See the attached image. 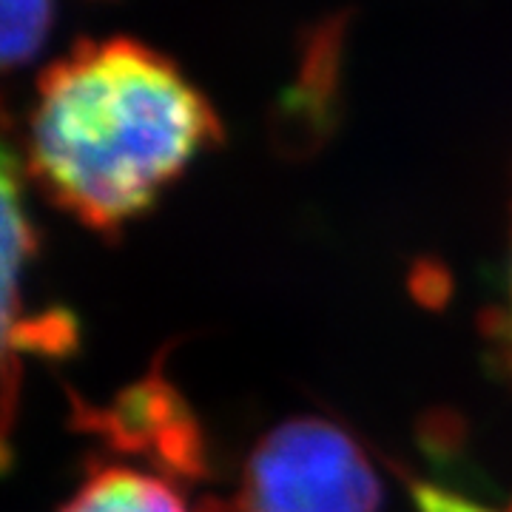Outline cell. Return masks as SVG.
I'll list each match as a JSON object with an SVG mask.
<instances>
[{"label":"cell","mask_w":512,"mask_h":512,"mask_svg":"<svg viewBox=\"0 0 512 512\" xmlns=\"http://www.w3.org/2000/svg\"><path fill=\"white\" fill-rule=\"evenodd\" d=\"M60 512H197L171 478L109 464L97 467Z\"/></svg>","instance_id":"obj_4"},{"label":"cell","mask_w":512,"mask_h":512,"mask_svg":"<svg viewBox=\"0 0 512 512\" xmlns=\"http://www.w3.org/2000/svg\"><path fill=\"white\" fill-rule=\"evenodd\" d=\"M52 26V0H0V72L26 63Z\"/></svg>","instance_id":"obj_5"},{"label":"cell","mask_w":512,"mask_h":512,"mask_svg":"<svg viewBox=\"0 0 512 512\" xmlns=\"http://www.w3.org/2000/svg\"><path fill=\"white\" fill-rule=\"evenodd\" d=\"M413 501L419 512H512V498L504 504H487L476 495L458 493L441 484H427V481H413Z\"/></svg>","instance_id":"obj_6"},{"label":"cell","mask_w":512,"mask_h":512,"mask_svg":"<svg viewBox=\"0 0 512 512\" xmlns=\"http://www.w3.org/2000/svg\"><path fill=\"white\" fill-rule=\"evenodd\" d=\"M510 339H512V282H510Z\"/></svg>","instance_id":"obj_7"},{"label":"cell","mask_w":512,"mask_h":512,"mask_svg":"<svg viewBox=\"0 0 512 512\" xmlns=\"http://www.w3.org/2000/svg\"><path fill=\"white\" fill-rule=\"evenodd\" d=\"M220 134L214 106L174 60L128 37L92 40L37 83L29 171L74 220L114 234L146 217Z\"/></svg>","instance_id":"obj_1"},{"label":"cell","mask_w":512,"mask_h":512,"mask_svg":"<svg viewBox=\"0 0 512 512\" xmlns=\"http://www.w3.org/2000/svg\"><path fill=\"white\" fill-rule=\"evenodd\" d=\"M37 234L29 220L18 157L0 140V470L9 464L12 427L20 393V362L40 339H57L60 325H40L26 316L23 288L35 259Z\"/></svg>","instance_id":"obj_3"},{"label":"cell","mask_w":512,"mask_h":512,"mask_svg":"<svg viewBox=\"0 0 512 512\" xmlns=\"http://www.w3.org/2000/svg\"><path fill=\"white\" fill-rule=\"evenodd\" d=\"M382 504L379 470L356 436L299 416L256 441L234 498L205 512H382Z\"/></svg>","instance_id":"obj_2"}]
</instances>
